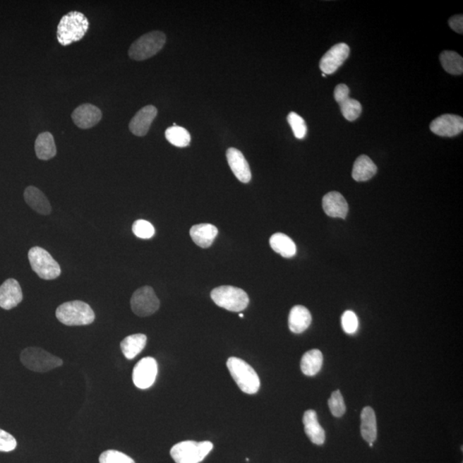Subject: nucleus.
<instances>
[{"label":"nucleus","instance_id":"f257e3e1","mask_svg":"<svg viewBox=\"0 0 463 463\" xmlns=\"http://www.w3.org/2000/svg\"><path fill=\"white\" fill-rule=\"evenodd\" d=\"M90 23L85 14L71 11L61 18L57 30V39L61 45L69 46L81 41L89 30Z\"/></svg>","mask_w":463,"mask_h":463},{"label":"nucleus","instance_id":"f03ea898","mask_svg":"<svg viewBox=\"0 0 463 463\" xmlns=\"http://www.w3.org/2000/svg\"><path fill=\"white\" fill-rule=\"evenodd\" d=\"M56 318L67 326L89 325L95 321L93 309L87 303L74 301L64 303L56 310Z\"/></svg>","mask_w":463,"mask_h":463},{"label":"nucleus","instance_id":"7ed1b4c3","mask_svg":"<svg viewBox=\"0 0 463 463\" xmlns=\"http://www.w3.org/2000/svg\"><path fill=\"white\" fill-rule=\"evenodd\" d=\"M232 378L243 392L256 394L260 389V379L248 363L236 357H231L227 362Z\"/></svg>","mask_w":463,"mask_h":463},{"label":"nucleus","instance_id":"20e7f679","mask_svg":"<svg viewBox=\"0 0 463 463\" xmlns=\"http://www.w3.org/2000/svg\"><path fill=\"white\" fill-rule=\"evenodd\" d=\"M167 37L161 31H152L142 35L133 43L129 49L131 59L137 61L153 57L164 47Z\"/></svg>","mask_w":463,"mask_h":463},{"label":"nucleus","instance_id":"39448f33","mask_svg":"<svg viewBox=\"0 0 463 463\" xmlns=\"http://www.w3.org/2000/svg\"><path fill=\"white\" fill-rule=\"evenodd\" d=\"M21 362L35 373H47L63 365L61 358L54 356L41 347H27L21 353Z\"/></svg>","mask_w":463,"mask_h":463},{"label":"nucleus","instance_id":"423d86ee","mask_svg":"<svg viewBox=\"0 0 463 463\" xmlns=\"http://www.w3.org/2000/svg\"><path fill=\"white\" fill-rule=\"evenodd\" d=\"M211 299L222 308L239 313L249 305L248 295L244 290L233 286H221L212 290Z\"/></svg>","mask_w":463,"mask_h":463},{"label":"nucleus","instance_id":"0eeeda50","mask_svg":"<svg viewBox=\"0 0 463 463\" xmlns=\"http://www.w3.org/2000/svg\"><path fill=\"white\" fill-rule=\"evenodd\" d=\"M212 449L213 444L210 441H184L174 445L170 454L176 463H199Z\"/></svg>","mask_w":463,"mask_h":463},{"label":"nucleus","instance_id":"6e6552de","mask_svg":"<svg viewBox=\"0 0 463 463\" xmlns=\"http://www.w3.org/2000/svg\"><path fill=\"white\" fill-rule=\"evenodd\" d=\"M29 260L31 268L40 278L44 280H54L61 274V266L51 256L49 251L35 246L29 251Z\"/></svg>","mask_w":463,"mask_h":463},{"label":"nucleus","instance_id":"1a4fd4ad","mask_svg":"<svg viewBox=\"0 0 463 463\" xmlns=\"http://www.w3.org/2000/svg\"><path fill=\"white\" fill-rule=\"evenodd\" d=\"M131 310L139 317L150 316L157 311L160 301L152 287L145 286L138 289L131 299Z\"/></svg>","mask_w":463,"mask_h":463},{"label":"nucleus","instance_id":"9d476101","mask_svg":"<svg viewBox=\"0 0 463 463\" xmlns=\"http://www.w3.org/2000/svg\"><path fill=\"white\" fill-rule=\"evenodd\" d=\"M158 373L157 361L152 357L142 359L135 366L133 373V383L138 389L146 390L154 385Z\"/></svg>","mask_w":463,"mask_h":463},{"label":"nucleus","instance_id":"9b49d317","mask_svg":"<svg viewBox=\"0 0 463 463\" xmlns=\"http://www.w3.org/2000/svg\"><path fill=\"white\" fill-rule=\"evenodd\" d=\"M350 49L346 43H338L323 56L319 67L325 75L333 74L349 58Z\"/></svg>","mask_w":463,"mask_h":463},{"label":"nucleus","instance_id":"f8f14e48","mask_svg":"<svg viewBox=\"0 0 463 463\" xmlns=\"http://www.w3.org/2000/svg\"><path fill=\"white\" fill-rule=\"evenodd\" d=\"M430 129L440 137L452 138L462 133L463 119L455 114L439 116L431 123Z\"/></svg>","mask_w":463,"mask_h":463},{"label":"nucleus","instance_id":"ddd939ff","mask_svg":"<svg viewBox=\"0 0 463 463\" xmlns=\"http://www.w3.org/2000/svg\"><path fill=\"white\" fill-rule=\"evenodd\" d=\"M71 118L79 128L90 129L101 121L102 114L97 107L86 103L78 107L71 114Z\"/></svg>","mask_w":463,"mask_h":463},{"label":"nucleus","instance_id":"4468645a","mask_svg":"<svg viewBox=\"0 0 463 463\" xmlns=\"http://www.w3.org/2000/svg\"><path fill=\"white\" fill-rule=\"evenodd\" d=\"M23 291L19 282L13 278L7 280L0 286V307L5 310L13 309L22 302Z\"/></svg>","mask_w":463,"mask_h":463},{"label":"nucleus","instance_id":"2eb2a0df","mask_svg":"<svg viewBox=\"0 0 463 463\" xmlns=\"http://www.w3.org/2000/svg\"><path fill=\"white\" fill-rule=\"evenodd\" d=\"M157 116V107L152 105L143 107L131 119L129 124V129L131 133L138 136V137L145 136L150 128L151 124L153 123Z\"/></svg>","mask_w":463,"mask_h":463},{"label":"nucleus","instance_id":"dca6fc26","mask_svg":"<svg viewBox=\"0 0 463 463\" xmlns=\"http://www.w3.org/2000/svg\"><path fill=\"white\" fill-rule=\"evenodd\" d=\"M227 159L235 177L242 183L250 182L251 179L250 166L241 151L235 148H229L227 150Z\"/></svg>","mask_w":463,"mask_h":463},{"label":"nucleus","instance_id":"f3484780","mask_svg":"<svg viewBox=\"0 0 463 463\" xmlns=\"http://www.w3.org/2000/svg\"><path fill=\"white\" fill-rule=\"evenodd\" d=\"M323 209L330 217L345 219L349 212V205L341 193L331 191L323 198Z\"/></svg>","mask_w":463,"mask_h":463},{"label":"nucleus","instance_id":"a211bd4d","mask_svg":"<svg viewBox=\"0 0 463 463\" xmlns=\"http://www.w3.org/2000/svg\"><path fill=\"white\" fill-rule=\"evenodd\" d=\"M305 433L313 444L322 445L325 442V432L319 424L316 411L307 410L303 416Z\"/></svg>","mask_w":463,"mask_h":463},{"label":"nucleus","instance_id":"6ab92c4d","mask_svg":"<svg viewBox=\"0 0 463 463\" xmlns=\"http://www.w3.org/2000/svg\"><path fill=\"white\" fill-rule=\"evenodd\" d=\"M190 235L196 245L202 248H208L213 244L218 235V229L217 227L209 223H202L191 227Z\"/></svg>","mask_w":463,"mask_h":463},{"label":"nucleus","instance_id":"aec40b11","mask_svg":"<svg viewBox=\"0 0 463 463\" xmlns=\"http://www.w3.org/2000/svg\"><path fill=\"white\" fill-rule=\"evenodd\" d=\"M311 315L308 309L303 306H295L290 311L289 316V330L295 334L304 332L309 328Z\"/></svg>","mask_w":463,"mask_h":463},{"label":"nucleus","instance_id":"412c9836","mask_svg":"<svg viewBox=\"0 0 463 463\" xmlns=\"http://www.w3.org/2000/svg\"><path fill=\"white\" fill-rule=\"evenodd\" d=\"M25 199L27 205L39 214L47 215L51 213L52 207L49 199L37 187H27L25 191Z\"/></svg>","mask_w":463,"mask_h":463},{"label":"nucleus","instance_id":"4be33fe9","mask_svg":"<svg viewBox=\"0 0 463 463\" xmlns=\"http://www.w3.org/2000/svg\"><path fill=\"white\" fill-rule=\"evenodd\" d=\"M378 167L367 155H362L355 161L352 176L354 181L363 182L369 181L377 174Z\"/></svg>","mask_w":463,"mask_h":463},{"label":"nucleus","instance_id":"5701e85b","mask_svg":"<svg viewBox=\"0 0 463 463\" xmlns=\"http://www.w3.org/2000/svg\"><path fill=\"white\" fill-rule=\"evenodd\" d=\"M361 431L362 438L366 442L373 443L376 441L378 429L377 418L374 410L371 407H366L361 412Z\"/></svg>","mask_w":463,"mask_h":463},{"label":"nucleus","instance_id":"b1692460","mask_svg":"<svg viewBox=\"0 0 463 463\" xmlns=\"http://www.w3.org/2000/svg\"><path fill=\"white\" fill-rule=\"evenodd\" d=\"M35 150L37 157L42 161H49L57 154L54 136L50 133L40 134L35 140Z\"/></svg>","mask_w":463,"mask_h":463},{"label":"nucleus","instance_id":"393cba45","mask_svg":"<svg viewBox=\"0 0 463 463\" xmlns=\"http://www.w3.org/2000/svg\"><path fill=\"white\" fill-rule=\"evenodd\" d=\"M147 343V337L143 334L131 335L121 343L122 353L128 360H133L142 352Z\"/></svg>","mask_w":463,"mask_h":463},{"label":"nucleus","instance_id":"a878e982","mask_svg":"<svg viewBox=\"0 0 463 463\" xmlns=\"http://www.w3.org/2000/svg\"><path fill=\"white\" fill-rule=\"evenodd\" d=\"M271 248L283 258H293L296 254V246L292 239L282 233L275 234L270 239Z\"/></svg>","mask_w":463,"mask_h":463},{"label":"nucleus","instance_id":"bb28decb","mask_svg":"<svg viewBox=\"0 0 463 463\" xmlns=\"http://www.w3.org/2000/svg\"><path fill=\"white\" fill-rule=\"evenodd\" d=\"M323 356L320 350L311 349L303 355L301 361L302 373L306 376L313 377L320 372Z\"/></svg>","mask_w":463,"mask_h":463},{"label":"nucleus","instance_id":"cd10ccee","mask_svg":"<svg viewBox=\"0 0 463 463\" xmlns=\"http://www.w3.org/2000/svg\"><path fill=\"white\" fill-rule=\"evenodd\" d=\"M440 61L447 73L452 75H462L463 73V59L460 54L453 51H444L440 54Z\"/></svg>","mask_w":463,"mask_h":463},{"label":"nucleus","instance_id":"c85d7f7f","mask_svg":"<svg viewBox=\"0 0 463 463\" xmlns=\"http://www.w3.org/2000/svg\"><path fill=\"white\" fill-rule=\"evenodd\" d=\"M166 138L171 145L179 148L188 146L191 143V135L188 131L181 126H174L166 131Z\"/></svg>","mask_w":463,"mask_h":463},{"label":"nucleus","instance_id":"c756f323","mask_svg":"<svg viewBox=\"0 0 463 463\" xmlns=\"http://www.w3.org/2000/svg\"><path fill=\"white\" fill-rule=\"evenodd\" d=\"M339 106H340L342 114L347 121H354L360 117L362 113V107L361 104L354 100L347 97L341 100V101L337 102Z\"/></svg>","mask_w":463,"mask_h":463},{"label":"nucleus","instance_id":"7c9ffc66","mask_svg":"<svg viewBox=\"0 0 463 463\" xmlns=\"http://www.w3.org/2000/svg\"><path fill=\"white\" fill-rule=\"evenodd\" d=\"M287 121H289L291 128L294 131L295 138L298 139L305 138L307 134V126L304 119L299 116L294 112L287 116Z\"/></svg>","mask_w":463,"mask_h":463},{"label":"nucleus","instance_id":"2f4dec72","mask_svg":"<svg viewBox=\"0 0 463 463\" xmlns=\"http://www.w3.org/2000/svg\"><path fill=\"white\" fill-rule=\"evenodd\" d=\"M100 463H136L133 458L121 451L109 450L104 451L100 456Z\"/></svg>","mask_w":463,"mask_h":463},{"label":"nucleus","instance_id":"473e14b6","mask_svg":"<svg viewBox=\"0 0 463 463\" xmlns=\"http://www.w3.org/2000/svg\"><path fill=\"white\" fill-rule=\"evenodd\" d=\"M328 405L331 411V414H332L335 417L340 418L343 414H345L346 405L344 399H343L340 390L334 391L332 395H331L330 398L329 399Z\"/></svg>","mask_w":463,"mask_h":463},{"label":"nucleus","instance_id":"72a5a7b5","mask_svg":"<svg viewBox=\"0 0 463 463\" xmlns=\"http://www.w3.org/2000/svg\"><path fill=\"white\" fill-rule=\"evenodd\" d=\"M133 232L136 236L143 239H151L155 234L154 226L145 220L136 221L133 226Z\"/></svg>","mask_w":463,"mask_h":463},{"label":"nucleus","instance_id":"f704fd0d","mask_svg":"<svg viewBox=\"0 0 463 463\" xmlns=\"http://www.w3.org/2000/svg\"><path fill=\"white\" fill-rule=\"evenodd\" d=\"M342 326L347 334H354L359 327V320L356 314L352 311H346L342 316Z\"/></svg>","mask_w":463,"mask_h":463},{"label":"nucleus","instance_id":"c9c22d12","mask_svg":"<svg viewBox=\"0 0 463 463\" xmlns=\"http://www.w3.org/2000/svg\"><path fill=\"white\" fill-rule=\"evenodd\" d=\"M17 445V440L13 435L0 429V451L1 452H10L16 449Z\"/></svg>","mask_w":463,"mask_h":463},{"label":"nucleus","instance_id":"e433bc0d","mask_svg":"<svg viewBox=\"0 0 463 463\" xmlns=\"http://www.w3.org/2000/svg\"><path fill=\"white\" fill-rule=\"evenodd\" d=\"M449 25L451 29L462 35L463 33V16L457 15L451 17L449 20Z\"/></svg>","mask_w":463,"mask_h":463},{"label":"nucleus","instance_id":"4c0bfd02","mask_svg":"<svg viewBox=\"0 0 463 463\" xmlns=\"http://www.w3.org/2000/svg\"><path fill=\"white\" fill-rule=\"evenodd\" d=\"M239 318H244V315H243L242 313H239Z\"/></svg>","mask_w":463,"mask_h":463},{"label":"nucleus","instance_id":"58836bf2","mask_svg":"<svg viewBox=\"0 0 463 463\" xmlns=\"http://www.w3.org/2000/svg\"><path fill=\"white\" fill-rule=\"evenodd\" d=\"M323 77H326V75L325 73H322Z\"/></svg>","mask_w":463,"mask_h":463}]
</instances>
